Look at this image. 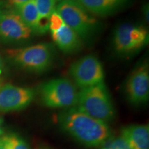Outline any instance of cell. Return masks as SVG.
<instances>
[{
	"instance_id": "14",
	"label": "cell",
	"mask_w": 149,
	"mask_h": 149,
	"mask_svg": "<svg viewBox=\"0 0 149 149\" xmlns=\"http://www.w3.org/2000/svg\"><path fill=\"white\" fill-rule=\"evenodd\" d=\"M15 9V11L24 23L32 30V31H35L40 19V15L34 0H30Z\"/></svg>"
},
{
	"instance_id": "2",
	"label": "cell",
	"mask_w": 149,
	"mask_h": 149,
	"mask_svg": "<svg viewBox=\"0 0 149 149\" xmlns=\"http://www.w3.org/2000/svg\"><path fill=\"white\" fill-rule=\"evenodd\" d=\"M77 107L79 111L105 123L114 118L115 111L104 82L81 88L78 92Z\"/></svg>"
},
{
	"instance_id": "17",
	"label": "cell",
	"mask_w": 149,
	"mask_h": 149,
	"mask_svg": "<svg viewBox=\"0 0 149 149\" xmlns=\"http://www.w3.org/2000/svg\"><path fill=\"white\" fill-rule=\"evenodd\" d=\"M102 149H130L125 139L122 136L108 139L104 141Z\"/></svg>"
},
{
	"instance_id": "19",
	"label": "cell",
	"mask_w": 149,
	"mask_h": 149,
	"mask_svg": "<svg viewBox=\"0 0 149 149\" xmlns=\"http://www.w3.org/2000/svg\"><path fill=\"white\" fill-rule=\"evenodd\" d=\"M48 29H49V18L40 17L34 32L40 35L44 34Z\"/></svg>"
},
{
	"instance_id": "23",
	"label": "cell",
	"mask_w": 149,
	"mask_h": 149,
	"mask_svg": "<svg viewBox=\"0 0 149 149\" xmlns=\"http://www.w3.org/2000/svg\"><path fill=\"white\" fill-rule=\"evenodd\" d=\"M3 133V120L0 118V135Z\"/></svg>"
},
{
	"instance_id": "21",
	"label": "cell",
	"mask_w": 149,
	"mask_h": 149,
	"mask_svg": "<svg viewBox=\"0 0 149 149\" xmlns=\"http://www.w3.org/2000/svg\"><path fill=\"white\" fill-rule=\"evenodd\" d=\"M0 149H10L9 145L6 142L2 137H0Z\"/></svg>"
},
{
	"instance_id": "4",
	"label": "cell",
	"mask_w": 149,
	"mask_h": 149,
	"mask_svg": "<svg viewBox=\"0 0 149 149\" xmlns=\"http://www.w3.org/2000/svg\"><path fill=\"white\" fill-rule=\"evenodd\" d=\"M7 52L17 65L35 72H42L47 70L52 64L54 56L53 47L51 44L45 43Z\"/></svg>"
},
{
	"instance_id": "8",
	"label": "cell",
	"mask_w": 149,
	"mask_h": 149,
	"mask_svg": "<svg viewBox=\"0 0 149 149\" xmlns=\"http://www.w3.org/2000/svg\"><path fill=\"white\" fill-rule=\"evenodd\" d=\"M33 88L5 84L0 87V111L10 112L25 109L35 97Z\"/></svg>"
},
{
	"instance_id": "5",
	"label": "cell",
	"mask_w": 149,
	"mask_h": 149,
	"mask_svg": "<svg viewBox=\"0 0 149 149\" xmlns=\"http://www.w3.org/2000/svg\"><path fill=\"white\" fill-rule=\"evenodd\" d=\"M42 103L49 108H67L76 105L78 92L68 79L57 78L44 83L40 88Z\"/></svg>"
},
{
	"instance_id": "9",
	"label": "cell",
	"mask_w": 149,
	"mask_h": 149,
	"mask_svg": "<svg viewBox=\"0 0 149 149\" xmlns=\"http://www.w3.org/2000/svg\"><path fill=\"white\" fill-rule=\"evenodd\" d=\"M32 32L15 10L0 14V40L8 42H20L29 39Z\"/></svg>"
},
{
	"instance_id": "22",
	"label": "cell",
	"mask_w": 149,
	"mask_h": 149,
	"mask_svg": "<svg viewBox=\"0 0 149 149\" xmlns=\"http://www.w3.org/2000/svg\"><path fill=\"white\" fill-rule=\"evenodd\" d=\"M144 15L146 21L148 22V4L144 6Z\"/></svg>"
},
{
	"instance_id": "26",
	"label": "cell",
	"mask_w": 149,
	"mask_h": 149,
	"mask_svg": "<svg viewBox=\"0 0 149 149\" xmlns=\"http://www.w3.org/2000/svg\"><path fill=\"white\" fill-rule=\"evenodd\" d=\"M56 1H63V0H56Z\"/></svg>"
},
{
	"instance_id": "6",
	"label": "cell",
	"mask_w": 149,
	"mask_h": 149,
	"mask_svg": "<svg viewBox=\"0 0 149 149\" xmlns=\"http://www.w3.org/2000/svg\"><path fill=\"white\" fill-rule=\"evenodd\" d=\"M69 74L81 88L104 82V72L100 60L93 55H87L74 62Z\"/></svg>"
},
{
	"instance_id": "20",
	"label": "cell",
	"mask_w": 149,
	"mask_h": 149,
	"mask_svg": "<svg viewBox=\"0 0 149 149\" xmlns=\"http://www.w3.org/2000/svg\"><path fill=\"white\" fill-rule=\"evenodd\" d=\"M29 1L30 0H7V5L11 8H16Z\"/></svg>"
},
{
	"instance_id": "10",
	"label": "cell",
	"mask_w": 149,
	"mask_h": 149,
	"mask_svg": "<svg viewBox=\"0 0 149 149\" xmlns=\"http://www.w3.org/2000/svg\"><path fill=\"white\" fill-rule=\"evenodd\" d=\"M127 97L131 104L145 103L149 97V69L144 64L133 70L126 85Z\"/></svg>"
},
{
	"instance_id": "12",
	"label": "cell",
	"mask_w": 149,
	"mask_h": 149,
	"mask_svg": "<svg viewBox=\"0 0 149 149\" xmlns=\"http://www.w3.org/2000/svg\"><path fill=\"white\" fill-rule=\"evenodd\" d=\"M130 149H149V127L148 125H131L124 127L121 132Z\"/></svg>"
},
{
	"instance_id": "1",
	"label": "cell",
	"mask_w": 149,
	"mask_h": 149,
	"mask_svg": "<svg viewBox=\"0 0 149 149\" xmlns=\"http://www.w3.org/2000/svg\"><path fill=\"white\" fill-rule=\"evenodd\" d=\"M58 122L63 130L87 146L103 144L111 136L107 123L93 118L76 108L61 113Z\"/></svg>"
},
{
	"instance_id": "7",
	"label": "cell",
	"mask_w": 149,
	"mask_h": 149,
	"mask_svg": "<svg viewBox=\"0 0 149 149\" xmlns=\"http://www.w3.org/2000/svg\"><path fill=\"white\" fill-rule=\"evenodd\" d=\"M148 36V31L144 27L130 24H122L115 31V50L122 54L135 53L146 44Z\"/></svg>"
},
{
	"instance_id": "15",
	"label": "cell",
	"mask_w": 149,
	"mask_h": 149,
	"mask_svg": "<svg viewBox=\"0 0 149 149\" xmlns=\"http://www.w3.org/2000/svg\"><path fill=\"white\" fill-rule=\"evenodd\" d=\"M40 17L49 18L55 10L56 0H34Z\"/></svg>"
},
{
	"instance_id": "13",
	"label": "cell",
	"mask_w": 149,
	"mask_h": 149,
	"mask_svg": "<svg viewBox=\"0 0 149 149\" xmlns=\"http://www.w3.org/2000/svg\"><path fill=\"white\" fill-rule=\"evenodd\" d=\"M86 10L97 15H107L116 9L122 0H76Z\"/></svg>"
},
{
	"instance_id": "25",
	"label": "cell",
	"mask_w": 149,
	"mask_h": 149,
	"mask_svg": "<svg viewBox=\"0 0 149 149\" xmlns=\"http://www.w3.org/2000/svg\"><path fill=\"white\" fill-rule=\"evenodd\" d=\"M2 2H1V1H0V14L1 13H2V10H1V8H2Z\"/></svg>"
},
{
	"instance_id": "16",
	"label": "cell",
	"mask_w": 149,
	"mask_h": 149,
	"mask_svg": "<svg viewBox=\"0 0 149 149\" xmlns=\"http://www.w3.org/2000/svg\"><path fill=\"white\" fill-rule=\"evenodd\" d=\"M2 137L10 149H30L25 141L15 134H9Z\"/></svg>"
},
{
	"instance_id": "24",
	"label": "cell",
	"mask_w": 149,
	"mask_h": 149,
	"mask_svg": "<svg viewBox=\"0 0 149 149\" xmlns=\"http://www.w3.org/2000/svg\"><path fill=\"white\" fill-rule=\"evenodd\" d=\"M3 62H2V60H1V57H0V74L2 73L3 72Z\"/></svg>"
},
{
	"instance_id": "3",
	"label": "cell",
	"mask_w": 149,
	"mask_h": 149,
	"mask_svg": "<svg viewBox=\"0 0 149 149\" xmlns=\"http://www.w3.org/2000/svg\"><path fill=\"white\" fill-rule=\"evenodd\" d=\"M55 10L61 17L64 24L81 39L91 37L96 31L97 22L74 0H63L56 6Z\"/></svg>"
},
{
	"instance_id": "11",
	"label": "cell",
	"mask_w": 149,
	"mask_h": 149,
	"mask_svg": "<svg viewBox=\"0 0 149 149\" xmlns=\"http://www.w3.org/2000/svg\"><path fill=\"white\" fill-rule=\"evenodd\" d=\"M53 41L61 51L64 53H74L79 50L82 45L79 35L64 24L60 29L51 32Z\"/></svg>"
},
{
	"instance_id": "18",
	"label": "cell",
	"mask_w": 149,
	"mask_h": 149,
	"mask_svg": "<svg viewBox=\"0 0 149 149\" xmlns=\"http://www.w3.org/2000/svg\"><path fill=\"white\" fill-rule=\"evenodd\" d=\"M64 22L61 17L54 10L49 17V29L51 32H55L64 25Z\"/></svg>"
}]
</instances>
